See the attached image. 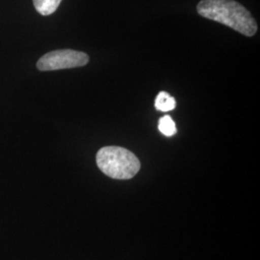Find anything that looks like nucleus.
<instances>
[{
	"label": "nucleus",
	"instance_id": "nucleus-4",
	"mask_svg": "<svg viewBox=\"0 0 260 260\" xmlns=\"http://www.w3.org/2000/svg\"><path fill=\"white\" fill-rule=\"evenodd\" d=\"M62 0H33L38 13L42 16H50L58 9Z\"/></svg>",
	"mask_w": 260,
	"mask_h": 260
},
{
	"label": "nucleus",
	"instance_id": "nucleus-2",
	"mask_svg": "<svg viewBox=\"0 0 260 260\" xmlns=\"http://www.w3.org/2000/svg\"><path fill=\"white\" fill-rule=\"evenodd\" d=\"M100 170L114 179H130L141 168L138 157L128 149L121 147H104L96 153Z\"/></svg>",
	"mask_w": 260,
	"mask_h": 260
},
{
	"label": "nucleus",
	"instance_id": "nucleus-3",
	"mask_svg": "<svg viewBox=\"0 0 260 260\" xmlns=\"http://www.w3.org/2000/svg\"><path fill=\"white\" fill-rule=\"evenodd\" d=\"M89 63V56L73 49H59L42 56L37 62V68L42 72L58 71L83 67Z\"/></svg>",
	"mask_w": 260,
	"mask_h": 260
},
{
	"label": "nucleus",
	"instance_id": "nucleus-5",
	"mask_svg": "<svg viewBox=\"0 0 260 260\" xmlns=\"http://www.w3.org/2000/svg\"><path fill=\"white\" fill-rule=\"evenodd\" d=\"M155 108L161 112H169L174 110L177 106V102L174 96L170 95L167 92H160L155 99Z\"/></svg>",
	"mask_w": 260,
	"mask_h": 260
},
{
	"label": "nucleus",
	"instance_id": "nucleus-1",
	"mask_svg": "<svg viewBox=\"0 0 260 260\" xmlns=\"http://www.w3.org/2000/svg\"><path fill=\"white\" fill-rule=\"evenodd\" d=\"M197 11L200 16L224 24L242 35L251 37L257 31V24L251 13L234 0H202Z\"/></svg>",
	"mask_w": 260,
	"mask_h": 260
},
{
	"label": "nucleus",
	"instance_id": "nucleus-6",
	"mask_svg": "<svg viewBox=\"0 0 260 260\" xmlns=\"http://www.w3.org/2000/svg\"><path fill=\"white\" fill-rule=\"evenodd\" d=\"M158 129L159 131L167 136L171 137L177 133V126L174 120L170 116H164L158 121Z\"/></svg>",
	"mask_w": 260,
	"mask_h": 260
}]
</instances>
